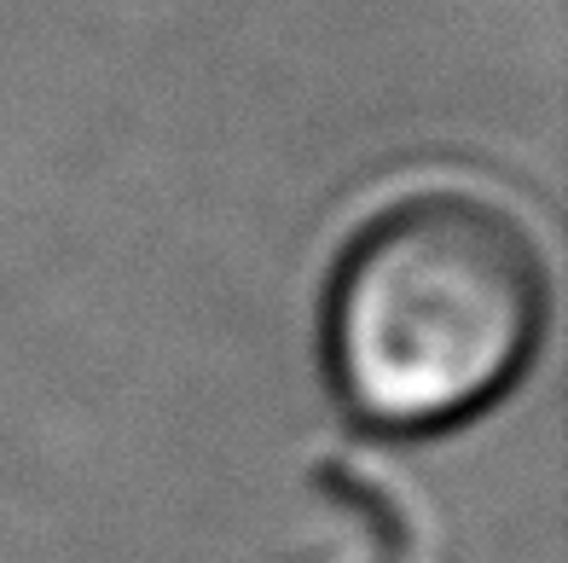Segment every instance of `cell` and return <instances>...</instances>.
Returning a JSON list of instances; mask_svg holds the SVG:
<instances>
[{"label":"cell","instance_id":"6da1fadb","mask_svg":"<svg viewBox=\"0 0 568 563\" xmlns=\"http://www.w3.org/2000/svg\"><path fill=\"white\" fill-rule=\"evenodd\" d=\"M551 320V273L510 210L424 192L348 239L325 291V378L383 436H429L487 413L528 372Z\"/></svg>","mask_w":568,"mask_h":563}]
</instances>
